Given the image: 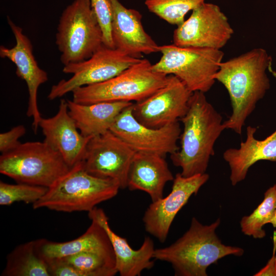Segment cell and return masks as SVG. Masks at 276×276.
Listing matches in <instances>:
<instances>
[{
  "instance_id": "1",
  "label": "cell",
  "mask_w": 276,
  "mask_h": 276,
  "mask_svg": "<svg viewBox=\"0 0 276 276\" xmlns=\"http://www.w3.org/2000/svg\"><path fill=\"white\" fill-rule=\"evenodd\" d=\"M271 63V57L261 48L219 63L214 78L227 89L232 108L231 115L223 122L225 129L242 134L246 119L270 88L266 70Z\"/></svg>"
},
{
  "instance_id": "2",
  "label": "cell",
  "mask_w": 276,
  "mask_h": 276,
  "mask_svg": "<svg viewBox=\"0 0 276 276\" xmlns=\"http://www.w3.org/2000/svg\"><path fill=\"white\" fill-rule=\"evenodd\" d=\"M204 94L192 93L188 110L179 120L183 126L180 146L170 155L173 164L181 168L184 177L205 173L210 157L214 154L215 143L225 129L221 115Z\"/></svg>"
},
{
  "instance_id": "3",
  "label": "cell",
  "mask_w": 276,
  "mask_h": 276,
  "mask_svg": "<svg viewBox=\"0 0 276 276\" xmlns=\"http://www.w3.org/2000/svg\"><path fill=\"white\" fill-rule=\"evenodd\" d=\"M221 222L218 218L204 225L192 218L187 231L166 247L155 249L153 258L171 264L176 276H207L206 270L225 256H241L243 248L222 243L216 231Z\"/></svg>"
},
{
  "instance_id": "4",
  "label": "cell",
  "mask_w": 276,
  "mask_h": 276,
  "mask_svg": "<svg viewBox=\"0 0 276 276\" xmlns=\"http://www.w3.org/2000/svg\"><path fill=\"white\" fill-rule=\"evenodd\" d=\"M119 189L116 181L88 173L82 160L49 188L45 194L33 204V208L66 213L89 212L97 204L116 196Z\"/></svg>"
},
{
  "instance_id": "5",
  "label": "cell",
  "mask_w": 276,
  "mask_h": 276,
  "mask_svg": "<svg viewBox=\"0 0 276 276\" xmlns=\"http://www.w3.org/2000/svg\"><path fill=\"white\" fill-rule=\"evenodd\" d=\"M169 75L155 72L147 59H141L105 81L78 87L73 101L89 104L101 102H139L165 85Z\"/></svg>"
},
{
  "instance_id": "6",
  "label": "cell",
  "mask_w": 276,
  "mask_h": 276,
  "mask_svg": "<svg viewBox=\"0 0 276 276\" xmlns=\"http://www.w3.org/2000/svg\"><path fill=\"white\" fill-rule=\"evenodd\" d=\"M71 169L45 142H28L2 153L0 173L17 183L50 188Z\"/></svg>"
},
{
  "instance_id": "7",
  "label": "cell",
  "mask_w": 276,
  "mask_h": 276,
  "mask_svg": "<svg viewBox=\"0 0 276 276\" xmlns=\"http://www.w3.org/2000/svg\"><path fill=\"white\" fill-rule=\"evenodd\" d=\"M55 43L64 66L87 59L104 44L103 32L90 0H74L63 10Z\"/></svg>"
},
{
  "instance_id": "8",
  "label": "cell",
  "mask_w": 276,
  "mask_h": 276,
  "mask_svg": "<svg viewBox=\"0 0 276 276\" xmlns=\"http://www.w3.org/2000/svg\"><path fill=\"white\" fill-rule=\"evenodd\" d=\"M159 52L162 56L152 64L153 70L176 76L192 93L211 89L224 56L221 50L174 44L159 46Z\"/></svg>"
},
{
  "instance_id": "9",
  "label": "cell",
  "mask_w": 276,
  "mask_h": 276,
  "mask_svg": "<svg viewBox=\"0 0 276 276\" xmlns=\"http://www.w3.org/2000/svg\"><path fill=\"white\" fill-rule=\"evenodd\" d=\"M141 60V58L129 56L117 49L103 44L87 59L64 65L63 72L72 74L73 76L53 85L48 98L53 100L78 87L105 81Z\"/></svg>"
},
{
  "instance_id": "10",
  "label": "cell",
  "mask_w": 276,
  "mask_h": 276,
  "mask_svg": "<svg viewBox=\"0 0 276 276\" xmlns=\"http://www.w3.org/2000/svg\"><path fill=\"white\" fill-rule=\"evenodd\" d=\"M233 34L234 30L220 7L204 2L193 10L189 18L177 26L173 41L179 47L221 50Z\"/></svg>"
},
{
  "instance_id": "11",
  "label": "cell",
  "mask_w": 276,
  "mask_h": 276,
  "mask_svg": "<svg viewBox=\"0 0 276 276\" xmlns=\"http://www.w3.org/2000/svg\"><path fill=\"white\" fill-rule=\"evenodd\" d=\"M135 153L109 130L90 139L82 162L88 173L113 180L124 189L127 188L129 170Z\"/></svg>"
},
{
  "instance_id": "12",
  "label": "cell",
  "mask_w": 276,
  "mask_h": 276,
  "mask_svg": "<svg viewBox=\"0 0 276 276\" xmlns=\"http://www.w3.org/2000/svg\"><path fill=\"white\" fill-rule=\"evenodd\" d=\"M132 104L119 113L110 130L136 152L165 157L168 154L171 155L178 151L179 147L177 142L181 132L178 121L159 128L147 127L133 116Z\"/></svg>"
},
{
  "instance_id": "13",
  "label": "cell",
  "mask_w": 276,
  "mask_h": 276,
  "mask_svg": "<svg viewBox=\"0 0 276 276\" xmlns=\"http://www.w3.org/2000/svg\"><path fill=\"white\" fill-rule=\"evenodd\" d=\"M192 93L177 77L170 75L165 85L144 100L133 103L132 114L147 127H164L185 116Z\"/></svg>"
},
{
  "instance_id": "14",
  "label": "cell",
  "mask_w": 276,
  "mask_h": 276,
  "mask_svg": "<svg viewBox=\"0 0 276 276\" xmlns=\"http://www.w3.org/2000/svg\"><path fill=\"white\" fill-rule=\"evenodd\" d=\"M209 178L206 173L191 177L177 173L169 195L152 202L146 209L143 218L146 231L164 243L176 214Z\"/></svg>"
},
{
  "instance_id": "15",
  "label": "cell",
  "mask_w": 276,
  "mask_h": 276,
  "mask_svg": "<svg viewBox=\"0 0 276 276\" xmlns=\"http://www.w3.org/2000/svg\"><path fill=\"white\" fill-rule=\"evenodd\" d=\"M7 21L15 37L16 44L11 48L1 45L0 56L15 64L16 74L27 84L29 92L27 115L33 118L32 127L36 132L42 118L38 107L37 92L39 86L48 80V73L38 65L33 53L32 43L24 34L22 28L8 16Z\"/></svg>"
},
{
  "instance_id": "16",
  "label": "cell",
  "mask_w": 276,
  "mask_h": 276,
  "mask_svg": "<svg viewBox=\"0 0 276 276\" xmlns=\"http://www.w3.org/2000/svg\"><path fill=\"white\" fill-rule=\"evenodd\" d=\"M39 127L44 136L43 141L59 152L70 168L83 159L91 137L80 133L68 112L66 100H60L54 116L42 118Z\"/></svg>"
},
{
  "instance_id": "17",
  "label": "cell",
  "mask_w": 276,
  "mask_h": 276,
  "mask_svg": "<svg viewBox=\"0 0 276 276\" xmlns=\"http://www.w3.org/2000/svg\"><path fill=\"white\" fill-rule=\"evenodd\" d=\"M111 9V37L114 47L141 58L142 54L159 52V46L145 31L141 14L128 9L119 0H108Z\"/></svg>"
},
{
  "instance_id": "18",
  "label": "cell",
  "mask_w": 276,
  "mask_h": 276,
  "mask_svg": "<svg viewBox=\"0 0 276 276\" xmlns=\"http://www.w3.org/2000/svg\"><path fill=\"white\" fill-rule=\"evenodd\" d=\"M88 216L91 220L96 221L105 231L114 251L118 273L121 276H139L143 270L153 267L152 259L155 248L150 237H145L140 248L134 249L125 238L112 230L103 210L95 207L88 212Z\"/></svg>"
},
{
  "instance_id": "19",
  "label": "cell",
  "mask_w": 276,
  "mask_h": 276,
  "mask_svg": "<svg viewBox=\"0 0 276 276\" xmlns=\"http://www.w3.org/2000/svg\"><path fill=\"white\" fill-rule=\"evenodd\" d=\"M257 128L251 126L246 128V139L238 148H229L223 154L224 160L228 164L231 184L236 186L244 180L249 169L260 160L276 162V130L262 140L255 137Z\"/></svg>"
},
{
  "instance_id": "20",
  "label": "cell",
  "mask_w": 276,
  "mask_h": 276,
  "mask_svg": "<svg viewBox=\"0 0 276 276\" xmlns=\"http://www.w3.org/2000/svg\"><path fill=\"white\" fill-rule=\"evenodd\" d=\"M174 178L165 157L136 152L129 170L127 188L147 193L154 202L163 197L165 185Z\"/></svg>"
},
{
  "instance_id": "21",
  "label": "cell",
  "mask_w": 276,
  "mask_h": 276,
  "mask_svg": "<svg viewBox=\"0 0 276 276\" xmlns=\"http://www.w3.org/2000/svg\"><path fill=\"white\" fill-rule=\"evenodd\" d=\"M68 112L80 133L86 137L101 135L110 130L116 117L131 102H101L84 104L67 100Z\"/></svg>"
},
{
  "instance_id": "22",
  "label": "cell",
  "mask_w": 276,
  "mask_h": 276,
  "mask_svg": "<svg viewBox=\"0 0 276 276\" xmlns=\"http://www.w3.org/2000/svg\"><path fill=\"white\" fill-rule=\"evenodd\" d=\"M86 232L78 238L67 242L39 240L40 249L46 259L61 258L82 252H95L114 255L109 239L101 225L94 220Z\"/></svg>"
},
{
  "instance_id": "23",
  "label": "cell",
  "mask_w": 276,
  "mask_h": 276,
  "mask_svg": "<svg viewBox=\"0 0 276 276\" xmlns=\"http://www.w3.org/2000/svg\"><path fill=\"white\" fill-rule=\"evenodd\" d=\"M1 275L51 276L48 262L40 249L39 239L19 245L11 251Z\"/></svg>"
},
{
  "instance_id": "24",
  "label": "cell",
  "mask_w": 276,
  "mask_h": 276,
  "mask_svg": "<svg viewBox=\"0 0 276 276\" xmlns=\"http://www.w3.org/2000/svg\"><path fill=\"white\" fill-rule=\"evenodd\" d=\"M276 206V184L264 193L262 202L249 215L243 216L240 222L241 230L245 235L255 239L265 237L263 226L269 223Z\"/></svg>"
},
{
  "instance_id": "25",
  "label": "cell",
  "mask_w": 276,
  "mask_h": 276,
  "mask_svg": "<svg viewBox=\"0 0 276 276\" xmlns=\"http://www.w3.org/2000/svg\"><path fill=\"white\" fill-rule=\"evenodd\" d=\"M84 276H113L118 273L114 255L82 252L61 258Z\"/></svg>"
},
{
  "instance_id": "26",
  "label": "cell",
  "mask_w": 276,
  "mask_h": 276,
  "mask_svg": "<svg viewBox=\"0 0 276 276\" xmlns=\"http://www.w3.org/2000/svg\"><path fill=\"white\" fill-rule=\"evenodd\" d=\"M205 0H145L148 10L169 24L179 26L186 15Z\"/></svg>"
},
{
  "instance_id": "27",
  "label": "cell",
  "mask_w": 276,
  "mask_h": 276,
  "mask_svg": "<svg viewBox=\"0 0 276 276\" xmlns=\"http://www.w3.org/2000/svg\"><path fill=\"white\" fill-rule=\"evenodd\" d=\"M48 188L24 183L10 184L0 181V205H10L16 202L34 203L43 196Z\"/></svg>"
},
{
  "instance_id": "28",
  "label": "cell",
  "mask_w": 276,
  "mask_h": 276,
  "mask_svg": "<svg viewBox=\"0 0 276 276\" xmlns=\"http://www.w3.org/2000/svg\"><path fill=\"white\" fill-rule=\"evenodd\" d=\"M103 34V44L114 48L111 37L112 13L108 0H90Z\"/></svg>"
},
{
  "instance_id": "29",
  "label": "cell",
  "mask_w": 276,
  "mask_h": 276,
  "mask_svg": "<svg viewBox=\"0 0 276 276\" xmlns=\"http://www.w3.org/2000/svg\"><path fill=\"white\" fill-rule=\"evenodd\" d=\"M26 128L22 125L13 127L10 130L0 134V151L4 153L18 146L21 143L19 139L26 133Z\"/></svg>"
},
{
  "instance_id": "30",
  "label": "cell",
  "mask_w": 276,
  "mask_h": 276,
  "mask_svg": "<svg viewBox=\"0 0 276 276\" xmlns=\"http://www.w3.org/2000/svg\"><path fill=\"white\" fill-rule=\"evenodd\" d=\"M273 250L271 258L266 265L254 276H276V231L273 235Z\"/></svg>"
},
{
  "instance_id": "31",
  "label": "cell",
  "mask_w": 276,
  "mask_h": 276,
  "mask_svg": "<svg viewBox=\"0 0 276 276\" xmlns=\"http://www.w3.org/2000/svg\"><path fill=\"white\" fill-rule=\"evenodd\" d=\"M269 223L271 224L273 227L276 228V206Z\"/></svg>"
}]
</instances>
